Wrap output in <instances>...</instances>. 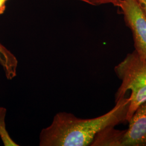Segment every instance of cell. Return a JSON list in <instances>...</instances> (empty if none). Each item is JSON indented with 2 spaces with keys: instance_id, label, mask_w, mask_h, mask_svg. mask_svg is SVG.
<instances>
[{
  "instance_id": "obj_1",
  "label": "cell",
  "mask_w": 146,
  "mask_h": 146,
  "mask_svg": "<svg viewBox=\"0 0 146 146\" xmlns=\"http://www.w3.org/2000/svg\"><path fill=\"white\" fill-rule=\"evenodd\" d=\"M115 103L108 113L93 119H84L72 113H58L51 124L41 131L39 146H90L100 131L126 121L129 98H123Z\"/></svg>"
},
{
  "instance_id": "obj_2",
  "label": "cell",
  "mask_w": 146,
  "mask_h": 146,
  "mask_svg": "<svg viewBox=\"0 0 146 146\" xmlns=\"http://www.w3.org/2000/svg\"><path fill=\"white\" fill-rule=\"evenodd\" d=\"M116 75L122 81L115 95V102L125 98L130 90V103L126 121H129L138 107L146 101V59L134 50L115 67Z\"/></svg>"
},
{
  "instance_id": "obj_3",
  "label": "cell",
  "mask_w": 146,
  "mask_h": 146,
  "mask_svg": "<svg viewBox=\"0 0 146 146\" xmlns=\"http://www.w3.org/2000/svg\"><path fill=\"white\" fill-rule=\"evenodd\" d=\"M117 7L122 11L133 34L135 50L146 59V17L137 0H119Z\"/></svg>"
},
{
  "instance_id": "obj_4",
  "label": "cell",
  "mask_w": 146,
  "mask_h": 146,
  "mask_svg": "<svg viewBox=\"0 0 146 146\" xmlns=\"http://www.w3.org/2000/svg\"><path fill=\"white\" fill-rule=\"evenodd\" d=\"M128 122L122 146H146V101L138 107Z\"/></svg>"
},
{
  "instance_id": "obj_5",
  "label": "cell",
  "mask_w": 146,
  "mask_h": 146,
  "mask_svg": "<svg viewBox=\"0 0 146 146\" xmlns=\"http://www.w3.org/2000/svg\"><path fill=\"white\" fill-rule=\"evenodd\" d=\"M125 131L115 129L114 126L104 128L94 138L90 146H122Z\"/></svg>"
},
{
  "instance_id": "obj_6",
  "label": "cell",
  "mask_w": 146,
  "mask_h": 146,
  "mask_svg": "<svg viewBox=\"0 0 146 146\" xmlns=\"http://www.w3.org/2000/svg\"><path fill=\"white\" fill-rule=\"evenodd\" d=\"M0 64L8 80H12L17 75L18 61L15 56L0 43Z\"/></svg>"
},
{
  "instance_id": "obj_7",
  "label": "cell",
  "mask_w": 146,
  "mask_h": 146,
  "mask_svg": "<svg viewBox=\"0 0 146 146\" xmlns=\"http://www.w3.org/2000/svg\"><path fill=\"white\" fill-rule=\"evenodd\" d=\"M7 110L0 106V137L5 146H19L14 141L6 129L5 117Z\"/></svg>"
},
{
  "instance_id": "obj_8",
  "label": "cell",
  "mask_w": 146,
  "mask_h": 146,
  "mask_svg": "<svg viewBox=\"0 0 146 146\" xmlns=\"http://www.w3.org/2000/svg\"><path fill=\"white\" fill-rule=\"evenodd\" d=\"M84 3H87L90 5L98 6L107 4H112L117 6L119 0H76Z\"/></svg>"
},
{
  "instance_id": "obj_9",
  "label": "cell",
  "mask_w": 146,
  "mask_h": 146,
  "mask_svg": "<svg viewBox=\"0 0 146 146\" xmlns=\"http://www.w3.org/2000/svg\"><path fill=\"white\" fill-rule=\"evenodd\" d=\"M9 0H0V15L4 13L6 8V3Z\"/></svg>"
},
{
  "instance_id": "obj_10",
  "label": "cell",
  "mask_w": 146,
  "mask_h": 146,
  "mask_svg": "<svg viewBox=\"0 0 146 146\" xmlns=\"http://www.w3.org/2000/svg\"><path fill=\"white\" fill-rule=\"evenodd\" d=\"M146 17V0H137Z\"/></svg>"
}]
</instances>
